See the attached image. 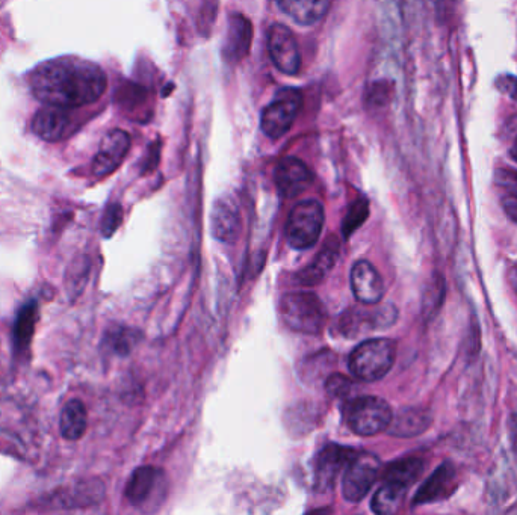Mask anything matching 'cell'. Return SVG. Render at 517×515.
Wrapping results in <instances>:
<instances>
[{"label": "cell", "instance_id": "10", "mask_svg": "<svg viewBox=\"0 0 517 515\" xmlns=\"http://www.w3.org/2000/svg\"><path fill=\"white\" fill-rule=\"evenodd\" d=\"M397 318V310L392 306L380 307L374 312H365L362 309H350L342 315L339 321V330L342 336L359 337L365 331L378 330L394 324Z\"/></svg>", "mask_w": 517, "mask_h": 515}, {"label": "cell", "instance_id": "2", "mask_svg": "<svg viewBox=\"0 0 517 515\" xmlns=\"http://www.w3.org/2000/svg\"><path fill=\"white\" fill-rule=\"evenodd\" d=\"M397 357V343L391 339H371L351 352L348 367L357 380L374 383L386 377Z\"/></svg>", "mask_w": 517, "mask_h": 515}, {"label": "cell", "instance_id": "26", "mask_svg": "<svg viewBox=\"0 0 517 515\" xmlns=\"http://www.w3.org/2000/svg\"><path fill=\"white\" fill-rule=\"evenodd\" d=\"M138 340H140V333L137 330L115 325L111 330L106 331L103 346H106L114 354L127 355L131 354L132 349L137 346Z\"/></svg>", "mask_w": 517, "mask_h": 515}, {"label": "cell", "instance_id": "9", "mask_svg": "<svg viewBox=\"0 0 517 515\" xmlns=\"http://www.w3.org/2000/svg\"><path fill=\"white\" fill-rule=\"evenodd\" d=\"M268 49L274 65L285 75H297L301 68V53L297 38L288 26L276 25L271 28Z\"/></svg>", "mask_w": 517, "mask_h": 515}, {"label": "cell", "instance_id": "28", "mask_svg": "<svg viewBox=\"0 0 517 515\" xmlns=\"http://www.w3.org/2000/svg\"><path fill=\"white\" fill-rule=\"evenodd\" d=\"M368 215V201H366L365 198L357 200L356 203L351 206V209L348 210L347 218H345L344 224H342V233H344L345 238H350L351 233L356 232V230L365 223Z\"/></svg>", "mask_w": 517, "mask_h": 515}, {"label": "cell", "instance_id": "23", "mask_svg": "<svg viewBox=\"0 0 517 515\" xmlns=\"http://www.w3.org/2000/svg\"><path fill=\"white\" fill-rule=\"evenodd\" d=\"M430 423L431 416L428 411L422 410V408H407L392 419L389 432L395 437H415V435L422 434Z\"/></svg>", "mask_w": 517, "mask_h": 515}, {"label": "cell", "instance_id": "3", "mask_svg": "<svg viewBox=\"0 0 517 515\" xmlns=\"http://www.w3.org/2000/svg\"><path fill=\"white\" fill-rule=\"evenodd\" d=\"M282 318L292 331L313 336L326 325L327 312L315 293L292 292L283 297Z\"/></svg>", "mask_w": 517, "mask_h": 515}, {"label": "cell", "instance_id": "1", "mask_svg": "<svg viewBox=\"0 0 517 515\" xmlns=\"http://www.w3.org/2000/svg\"><path fill=\"white\" fill-rule=\"evenodd\" d=\"M32 94L44 105L79 108L96 102L108 87L105 71L87 59L61 56L32 71Z\"/></svg>", "mask_w": 517, "mask_h": 515}, {"label": "cell", "instance_id": "5", "mask_svg": "<svg viewBox=\"0 0 517 515\" xmlns=\"http://www.w3.org/2000/svg\"><path fill=\"white\" fill-rule=\"evenodd\" d=\"M392 410L384 399L375 396H362L347 405L345 420L354 434L372 437L391 426Z\"/></svg>", "mask_w": 517, "mask_h": 515}, {"label": "cell", "instance_id": "16", "mask_svg": "<svg viewBox=\"0 0 517 515\" xmlns=\"http://www.w3.org/2000/svg\"><path fill=\"white\" fill-rule=\"evenodd\" d=\"M34 132L44 141L56 142L66 136L70 127V117L66 108L46 105L34 117Z\"/></svg>", "mask_w": 517, "mask_h": 515}, {"label": "cell", "instance_id": "34", "mask_svg": "<svg viewBox=\"0 0 517 515\" xmlns=\"http://www.w3.org/2000/svg\"><path fill=\"white\" fill-rule=\"evenodd\" d=\"M508 281H510L511 287L517 295V268H511L508 272Z\"/></svg>", "mask_w": 517, "mask_h": 515}, {"label": "cell", "instance_id": "8", "mask_svg": "<svg viewBox=\"0 0 517 515\" xmlns=\"http://www.w3.org/2000/svg\"><path fill=\"white\" fill-rule=\"evenodd\" d=\"M354 455H356V452L353 449L344 448V446L335 445V443L322 449L315 464L316 490L321 491V493L332 490L339 476L353 460Z\"/></svg>", "mask_w": 517, "mask_h": 515}, {"label": "cell", "instance_id": "4", "mask_svg": "<svg viewBox=\"0 0 517 515\" xmlns=\"http://www.w3.org/2000/svg\"><path fill=\"white\" fill-rule=\"evenodd\" d=\"M326 221V212L319 201L306 200L292 209L286 223V239L295 250H307L318 242Z\"/></svg>", "mask_w": 517, "mask_h": 515}, {"label": "cell", "instance_id": "18", "mask_svg": "<svg viewBox=\"0 0 517 515\" xmlns=\"http://www.w3.org/2000/svg\"><path fill=\"white\" fill-rule=\"evenodd\" d=\"M277 4L298 25L312 26L326 17L332 0H277Z\"/></svg>", "mask_w": 517, "mask_h": 515}, {"label": "cell", "instance_id": "14", "mask_svg": "<svg viewBox=\"0 0 517 515\" xmlns=\"http://www.w3.org/2000/svg\"><path fill=\"white\" fill-rule=\"evenodd\" d=\"M212 235L218 241L232 244L241 232V213L235 201L224 197L215 201L211 213Z\"/></svg>", "mask_w": 517, "mask_h": 515}, {"label": "cell", "instance_id": "21", "mask_svg": "<svg viewBox=\"0 0 517 515\" xmlns=\"http://www.w3.org/2000/svg\"><path fill=\"white\" fill-rule=\"evenodd\" d=\"M88 426L87 408L79 399H72L62 408L59 417V431L67 441H78L84 437Z\"/></svg>", "mask_w": 517, "mask_h": 515}, {"label": "cell", "instance_id": "35", "mask_svg": "<svg viewBox=\"0 0 517 515\" xmlns=\"http://www.w3.org/2000/svg\"><path fill=\"white\" fill-rule=\"evenodd\" d=\"M511 156H513L514 161H517V139L516 142H514L513 147H511Z\"/></svg>", "mask_w": 517, "mask_h": 515}, {"label": "cell", "instance_id": "33", "mask_svg": "<svg viewBox=\"0 0 517 515\" xmlns=\"http://www.w3.org/2000/svg\"><path fill=\"white\" fill-rule=\"evenodd\" d=\"M502 207H504L505 213L513 219L514 223H517V195H508L502 200Z\"/></svg>", "mask_w": 517, "mask_h": 515}, {"label": "cell", "instance_id": "11", "mask_svg": "<svg viewBox=\"0 0 517 515\" xmlns=\"http://www.w3.org/2000/svg\"><path fill=\"white\" fill-rule=\"evenodd\" d=\"M131 149V136L124 130L115 129L103 136L99 152L93 162L96 177H106L120 167L123 159Z\"/></svg>", "mask_w": 517, "mask_h": 515}, {"label": "cell", "instance_id": "20", "mask_svg": "<svg viewBox=\"0 0 517 515\" xmlns=\"http://www.w3.org/2000/svg\"><path fill=\"white\" fill-rule=\"evenodd\" d=\"M338 257L339 242L336 239H332V241L324 245L315 262L297 275L298 283L301 286H315V284L321 283L326 278V275L332 271L333 266L336 265Z\"/></svg>", "mask_w": 517, "mask_h": 515}, {"label": "cell", "instance_id": "30", "mask_svg": "<svg viewBox=\"0 0 517 515\" xmlns=\"http://www.w3.org/2000/svg\"><path fill=\"white\" fill-rule=\"evenodd\" d=\"M353 389V381L348 380L347 377L341 374L332 375L327 378L326 390L333 398H344Z\"/></svg>", "mask_w": 517, "mask_h": 515}, {"label": "cell", "instance_id": "25", "mask_svg": "<svg viewBox=\"0 0 517 515\" xmlns=\"http://www.w3.org/2000/svg\"><path fill=\"white\" fill-rule=\"evenodd\" d=\"M406 493V488L383 481L377 493L372 497V511L380 515L395 514V512H398V509L401 508V505H403Z\"/></svg>", "mask_w": 517, "mask_h": 515}, {"label": "cell", "instance_id": "15", "mask_svg": "<svg viewBox=\"0 0 517 515\" xmlns=\"http://www.w3.org/2000/svg\"><path fill=\"white\" fill-rule=\"evenodd\" d=\"M457 485V470L451 463H443L427 481L424 482L413 505H427V503L439 502L446 499L454 491Z\"/></svg>", "mask_w": 517, "mask_h": 515}, {"label": "cell", "instance_id": "19", "mask_svg": "<svg viewBox=\"0 0 517 515\" xmlns=\"http://www.w3.org/2000/svg\"><path fill=\"white\" fill-rule=\"evenodd\" d=\"M105 496V487L100 481H85L73 485L70 490L61 491L56 502L61 508H82L96 505Z\"/></svg>", "mask_w": 517, "mask_h": 515}, {"label": "cell", "instance_id": "22", "mask_svg": "<svg viewBox=\"0 0 517 515\" xmlns=\"http://www.w3.org/2000/svg\"><path fill=\"white\" fill-rule=\"evenodd\" d=\"M161 472L155 467L144 466L132 473L131 479L127 482L126 499L132 505H143L152 496L156 484H158Z\"/></svg>", "mask_w": 517, "mask_h": 515}, {"label": "cell", "instance_id": "13", "mask_svg": "<svg viewBox=\"0 0 517 515\" xmlns=\"http://www.w3.org/2000/svg\"><path fill=\"white\" fill-rule=\"evenodd\" d=\"M351 289L357 301L365 306H375L384 297L383 278L368 260H360L353 266Z\"/></svg>", "mask_w": 517, "mask_h": 515}, {"label": "cell", "instance_id": "31", "mask_svg": "<svg viewBox=\"0 0 517 515\" xmlns=\"http://www.w3.org/2000/svg\"><path fill=\"white\" fill-rule=\"evenodd\" d=\"M496 185L510 192V195H517V171L498 170L495 174Z\"/></svg>", "mask_w": 517, "mask_h": 515}, {"label": "cell", "instance_id": "27", "mask_svg": "<svg viewBox=\"0 0 517 515\" xmlns=\"http://www.w3.org/2000/svg\"><path fill=\"white\" fill-rule=\"evenodd\" d=\"M35 319H37V304L31 303L22 309L19 319H17L16 330H14V340L16 348L26 349L31 345L32 334H34Z\"/></svg>", "mask_w": 517, "mask_h": 515}, {"label": "cell", "instance_id": "29", "mask_svg": "<svg viewBox=\"0 0 517 515\" xmlns=\"http://www.w3.org/2000/svg\"><path fill=\"white\" fill-rule=\"evenodd\" d=\"M123 221V209L120 204H111L106 209L105 215L102 219V233L105 238H111Z\"/></svg>", "mask_w": 517, "mask_h": 515}, {"label": "cell", "instance_id": "7", "mask_svg": "<svg viewBox=\"0 0 517 515\" xmlns=\"http://www.w3.org/2000/svg\"><path fill=\"white\" fill-rule=\"evenodd\" d=\"M303 108V97L298 91H285L276 102L265 108L261 126L268 138L279 139L289 132Z\"/></svg>", "mask_w": 517, "mask_h": 515}, {"label": "cell", "instance_id": "32", "mask_svg": "<svg viewBox=\"0 0 517 515\" xmlns=\"http://www.w3.org/2000/svg\"><path fill=\"white\" fill-rule=\"evenodd\" d=\"M496 85H498V88L502 93L508 94V96L517 100V78L504 76V78H499L498 81H496Z\"/></svg>", "mask_w": 517, "mask_h": 515}, {"label": "cell", "instance_id": "12", "mask_svg": "<svg viewBox=\"0 0 517 515\" xmlns=\"http://www.w3.org/2000/svg\"><path fill=\"white\" fill-rule=\"evenodd\" d=\"M274 180L277 191L283 198H295L310 188L313 173L300 159L286 158L277 165Z\"/></svg>", "mask_w": 517, "mask_h": 515}, {"label": "cell", "instance_id": "24", "mask_svg": "<svg viewBox=\"0 0 517 515\" xmlns=\"http://www.w3.org/2000/svg\"><path fill=\"white\" fill-rule=\"evenodd\" d=\"M422 472H424V461L419 458H406V460L397 461L387 467L383 481L400 485L409 490L421 478Z\"/></svg>", "mask_w": 517, "mask_h": 515}, {"label": "cell", "instance_id": "6", "mask_svg": "<svg viewBox=\"0 0 517 515\" xmlns=\"http://www.w3.org/2000/svg\"><path fill=\"white\" fill-rule=\"evenodd\" d=\"M380 473V460L374 454L354 455L344 470L342 494L348 502H360L371 490Z\"/></svg>", "mask_w": 517, "mask_h": 515}, {"label": "cell", "instance_id": "17", "mask_svg": "<svg viewBox=\"0 0 517 515\" xmlns=\"http://www.w3.org/2000/svg\"><path fill=\"white\" fill-rule=\"evenodd\" d=\"M253 41V28L251 23L241 14L230 16L229 28H227L224 55L229 61H241L250 52Z\"/></svg>", "mask_w": 517, "mask_h": 515}]
</instances>
